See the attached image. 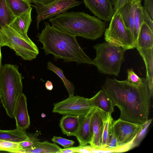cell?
Masks as SVG:
<instances>
[{
	"label": "cell",
	"mask_w": 153,
	"mask_h": 153,
	"mask_svg": "<svg viewBox=\"0 0 153 153\" xmlns=\"http://www.w3.org/2000/svg\"><path fill=\"white\" fill-rule=\"evenodd\" d=\"M102 88L120 109V118L140 124L148 123L151 96L146 79L142 85L137 86L127 80L120 81L107 77Z\"/></svg>",
	"instance_id": "obj_1"
},
{
	"label": "cell",
	"mask_w": 153,
	"mask_h": 153,
	"mask_svg": "<svg viewBox=\"0 0 153 153\" xmlns=\"http://www.w3.org/2000/svg\"><path fill=\"white\" fill-rule=\"evenodd\" d=\"M45 27L37 37L42 43L46 55L51 54L54 59L76 62L77 64H93L92 60L84 52L76 36L62 32L46 22Z\"/></svg>",
	"instance_id": "obj_2"
},
{
	"label": "cell",
	"mask_w": 153,
	"mask_h": 153,
	"mask_svg": "<svg viewBox=\"0 0 153 153\" xmlns=\"http://www.w3.org/2000/svg\"><path fill=\"white\" fill-rule=\"evenodd\" d=\"M49 21L52 26L62 32L92 40L100 37L107 25L106 22L83 12H66Z\"/></svg>",
	"instance_id": "obj_3"
},
{
	"label": "cell",
	"mask_w": 153,
	"mask_h": 153,
	"mask_svg": "<svg viewBox=\"0 0 153 153\" xmlns=\"http://www.w3.org/2000/svg\"><path fill=\"white\" fill-rule=\"evenodd\" d=\"M16 65L6 64L0 70V97L7 114L14 117L15 108L22 93V80L24 78Z\"/></svg>",
	"instance_id": "obj_4"
},
{
	"label": "cell",
	"mask_w": 153,
	"mask_h": 153,
	"mask_svg": "<svg viewBox=\"0 0 153 153\" xmlns=\"http://www.w3.org/2000/svg\"><path fill=\"white\" fill-rule=\"evenodd\" d=\"M93 47L96 50V56L92 60L93 65L101 73L118 76L126 50L107 42L97 44Z\"/></svg>",
	"instance_id": "obj_5"
},
{
	"label": "cell",
	"mask_w": 153,
	"mask_h": 153,
	"mask_svg": "<svg viewBox=\"0 0 153 153\" xmlns=\"http://www.w3.org/2000/svg\"><path fill=\"white\" fill-rule=\"evenodd\" d=\"M0 45L9 47L25 60H32L39 53L38 47L27 35L19 33L8 25L0 30Z\"/></svg>",
	"instance_id": "obj_6"
},
{
	"label": "cell",
	"mask_w": 153,
	"mask_h": 153,
	"mask_svg": "<svg viewBox=\"0 0 153 153\" xmlns=\"http://www.w3.org/2000/svg\"><path fill=\"white\" fill-rule=\"evenodd\" d=\"M104 32L106 42L111 45L126 50L135 48L131 33L126 27L119 11L114 13Z\"/></svg>",
	"instance_id": "obj_7"
},
{
	"label": "cell",
	"mask_w": 153,
	"mask_h": 153,
	"mask_svg": "<svg viewBox=\"0 0 153 153\" xmlns=\"http://www.w3.org/2000/svg\"><path fill=\"white\" fill-rule=\"evenodd\" d=\"M146 124L131 122L120 118L116 120H114L112 126L118 147L123 152L125 147L132 146Z\"/></svg>",
	"instance_id": "obj_8"
},
{
	"label": "cell",
	"mask_w": 153,
	"mask_h": 153,
	"mask_svg": "<svg viewBox=\"0 0 153 153\" xmlns=\"http://www.w3.org/2000/svg\"><path fill=\"white\" fill-rule=\"evenodd\" d=\"M95 108L91 103L89 99L73 95L54 104L53 112L64 115L81 116L86 114Z\"/></svg>",
	"instance_id": "obj_9"
},
{
	"label": "cell",
	"mask_w": 153,
	"mask_h": 153,
	"mask_svg": "<svg viewBox=\"0 0 153 153\" xmlns=\"http://www.w3.org/2000/svg\"><path fill=\"white\" fill-rule=\"evenodd\" d=\"M82 3L78 0H55L46 5H32L35 8L37 13V29H39V23L42 21L67 12L70 9L79 5Z\"/></svg>",
	"instance_id": "obj_10"
},
{
	"label": "cell",
	"mask_w": 153,
	"mask_h": 153,
	"mask_svg": "<svg viewBox=\"0 0 153 153\" xmlns=\"http://www.w3.org/2000/svg\"><path fill=\"white\" fill-rule=\"evenodd\" d=\"M106 114L103 110L95 108L90 122L91 141L90 144L91 152L99 149L101 146L102 135Z\"/></svg>",
	"instance_id": "obj_11"
},
{
	"label": "cell",
	"mask_w": 153,
	"mask_h": 153,
	"mask_svg": "<svg viewBox=\"0 0 153 153\" xmlns=\"http://www.w3.org/2000/svg\"><path fill=\"white\" fill-rule=\"evenodd\" d=\"M85 7L100 20L110 21L114 13L110 0H83Z\"/></svg>",
	"instance_id": "obj_12"
},
{
	"label": "cell",
	"mask_w": 153,
	"mask_h": 153,
	"mask_svg": "<svg viewBox=\"0 0 153 153\" xmlns=\"http://www.w3.org/2000/svg\"><path fill=\"white\" fill-rule=\"evenodd\" d=\"M14 117L16 120L17 128L25 131L30 126V121L27 109L26 97L23 93L16 104Z\"/></svg>",
	"instance_id": "obj_13"
},
{
	"label": "cell",
	"mask_w": 153,
	"mask_h": 153,
	"mask_svg": "<svg viewBox=\"0 0 153 153\" xmlns=\"http://www.w3.org/2000/svg\"><path fill=\"white\" fill-rule=\"evenodd\" d=\"M94 108L86 114L79 116L80 125L79 129L75 136L80 146H86L91 143V134L90 122Z\"/></svg>",
	"instance_id": "obj_14"
},
{
	"label": "cell",
	"mask_w": 153,
	"mask_h": 153,
	"mask_svg": "<svg viewBox=\"0 0 153 153\" xmlns=\"http://www.w3.org/2000/svg\"><path fill=\"white\" fill-rule=\"evenodd\" d=\"M141 4L134 2L125 4L118 11L121 15L123 22L129 30L134 43V19L136 10Z\"/></svg>",
	"instance_id": "obj_15"
},
{
	"label": "cell",
	"mask_w": 153,
	"mask_h": 153,
	"mask_svg": "<svg viewBox=\"0 0 153 153\" xmlns=\"http://www.w3.org/2000/svg\"><path fill=\"white\" fill-rule=\"evenodd\" d=\"M89 99L93 106L101 109L106 114H111L114 111L115 106L111 99L106 92L103 89Z\"/></svg>",
	"instance_id": "obj_16"
},
{
	"label": "cell",
	"mask_w": 153,
	"mask_h": 153,
	"mask_svg": "<svg viewBox=\"0 0 153 153\" xmlns=\"http://www.w3.org/2000/svg\"><path fill=\"white\" fill-rule=\"evenodd\" d=\"M142 57L146 69V78L150 95L152 96L153 88V48H136Z\"/></svg>",
	"instance_id": "obj_17"
},
{
	"label": "cell",
	"mask_w": 153,
	"mask_h": 153,
	"mask_svg": "<svg viewBox=\"0 0 153 153\" xmlns=\"http://www.w3.org/2000/svg\"><path fill=\"white\" fill-rule=\"evenodd\" d=\"M80 125L79 116L65 115L60 120L59 126L64 134L75 136Z\"/></svg>",
	"instance_id": "obj_18"
},
{
	"label": "cell",
	"mask_w": 153,
	"mask_h": 153,
	"mask_svg": "<svg viewBox=\"0 0 153 153\" xmlns=\"http://www.w3.org/2000/svg\"><path fill=\"white\" fill-rule=\"evenodd\" d=\"M31 7L27 11L13 19L9 26L20 34L27 35L28 29L32 22Z\"/></svg>",
	"instance_id": "obj_19"
},
{
	"label": "cell",
	"mask_w": 153,
	"mask_h": 153,
	"mask_svg": "<svg viewBox=\"0 0 153 153\" xmlns=\"http://www.w3.org/2000/svg\"><path fill=\"white\" fill-rule=\"evenodd\" d=\"M135 48H153V31L145 22H143L140 27Z\"/></svg>",
	"instance_id": "obj_20"
},
{
	"label": "cell",
	"mask_w": 153,
	"mask_h": 153,
	"mask_svg": "<svg viewBox=\"0 0 153 153\" xmlns=\"http://www.w3.org/2000/svg\"><path fill=\"white\" fill-rule=\"evenodd\" d=\"M29 137L25 130L17 128L13 130H0V140L19 143L28 139Z\"/></svg>",
	"instance_id": "obj_21"
},
{
	"label": "cell",
	"mask_w": 153,
	"mask_h": 153,
	"mask_svg": "<svg viewBox=\"0 0 153 153\" xmlns=\"http://www.w3.org/2000/svg\"><path fill=\"white\" fill-rule=\"evenodd\" d=\"M61 149L55 143L38 141L33 146L23 150L22 153H59Z\"/></svg>",
	"instance_id": "obj_22"
},
{
	"label": "cell",
	"mask_w": 153,
	"mask_h": 153,
	"mask_svg": "<svg viewBox=\"0 0 153 153\" xmlns=\"http://www.w3.org/2000/svg\"><path fill=\"white\" fill-rule=\"evenodd\" d=\"M14 19L30 9L32 5L28 0H6Z\"/></svg>",
	"instance_id": "obj_23"
},
{
	"label": "cell",
	"mask_w": 153,
	"mask_h": 153,
	"mask_svg": "<svg viewBox=\"0 0 153 153\" xmlns=\"http://www.w3.org/2000/svg\"><path fill=\"white\" fill-rule=\"evenodd\" d=\"M13 19L6 0H0V30L4 25H9Z\"/></svg>",
	"instance_id": "obj_24"
},
{
	"label": "cell",
	"mask_w": 153,
	"mask_h": 153,
	"mask_svg": "<svg viewBox=\"0 0 153 153\" xmlns=\"http://www.w3.org/2000/svg\"><path fill=\"white\" fill-rule=\"evenodd\" d=\"M47 67L48 69L53 71L61 79L68 92L69 96L74 95V87L73 84L65 77L62 70L49 62H48Z\"/></svg>",
	"instance_id": "obj_25"
},
{
	"label": "cell",
	"mask_w": 153,
	"mask_h": 153,
	"mask_svg": "<svg viewBox=\"0 0 153 153\" xmlns=\"http://www.w3.org/2000/svg\"><path fill=\"white\" fill-rule=\"evenodd\" d=\"M144 22L143 7L141 4L136 10L134 19V42H136L140 27Z\"/></svg>",
	"instance_id": "obj_26"
},
{
	"label": "cell",
	"mask_w": 153,
	"mask_h": 153,
	"mask_svg": "<svg viewBox=\"0 0 153 153\" xmlns=\"http://www.w3.org/2000/svg\"><path fill=\"white\" fill-rule=\"evenodd\" d=\"M107 117L105 120L102 135V143L100 148L96 151H102L106 147L108 140V134L110 125L113 120L111 114H106Z\"/></svg>",
	"instance_id": "obj_27"
},
{
	"label": "cell",
	"mask_w": 153,
	"mask_h": 153,
	"mask_svg": "<svg viewBox=\"0 0 153 153\" xmlns=\"http://www.w3.org/2000/svg\"><path fill=\"white\" fill-rule=\"evenodd\" d=\"M0 151L11 153H22L19 143L0 140Z\"/></svg>",
	"instance_id": "obj_28"
},
{
	"label": "cell",
	"mask_w": 153,
	"mask_h": 153,
	"mask_svg": "<svg viewBox=\"0 0 153 153\" xmlns=\"http://www.w3.org/2000/svg\"><path fill=\"white\" fill-rule=\"evenodd\" d=\"M40 132L39 131L34 134L29 135V137L24 141L19 143V146L22 151L33 146L39 140L37 138Z\"/></svg>",
	"instance_id": "obj_29"
},
{
	"label": "cell",
	"mask_w": 153,
	"mask_h": 153,
	"mask_svg": "<svg viewBox=\"0 0 153 153\" xmlns=\"http://www.w3.org/2000/svg\"><path fill=\"white\" fill-rule=\"evenodd\" d=\"M127 80L134 85L139 86L142 85L146 79L140 78L134 72L132 69H129L127 71Z\"/></svg>",
	"instance_id": "obj_30"
},
{
	"label": "cell",
	"mask_w": 153,
	"mask_h": 153,
	"mask_svg": "<svg viewBox=\"0 0 153 153\" xmlns=\"http://www.w3.org/2000/svg\"><path fill=\"white\" fill-rule=\"evenodd\" d=\"M51 140L55 143L61 145L64 148L72 146L75 142L72 140H69L60 137L54 136Z\"/></svg>",
	"instance_id": "obj_31"
},
{
	"label": "cell",
	"mask_w": 153,
	"mask_h": 153,
	"mask_svg": "<svg viewBox=\"0 0 153 153\" xmlns=\"http://www.w3.org/2000/svg\"><path fill=\"white\" fill-rule=\"evenodd\" d=\"M142 0H116L114 6V13L117 12L124 4H126L137 2L141 3Z\"/></svg>",
	"instance_id": "obj_32"
},
{
	"label": "cell",
	"mask_w": 153,
	"mask_h": 153,
	"mask_svg": "<svg viewBox=\"0 0 153 153\" xmlns=\"http://www.w3.org/2000/svg\"><path fill=\"white\" fill-rule=\"evenodd\" d=\"M143 7L153 19V0H144Z\"/></svg>",
	"instance_id": "obj_33"
},
{
	"label": "cell",
	"mask_w": 153,
	"mask_h": 153,
	"mask_svg": "<svg viewBox=\"0 0 153 153\" xmlns=\"http://www.w3.org/2000/svg\"><path fill=\"white\" fill-rule=\"evenodd\" d=\"M144 22L146 23L149 26L151 30L153 31V22L150 15L143 7Z\"/></svg>",
	"instance_id": "obj_34"
},
{
	"label": "cell",
	"mask_w": 153,
	"mask_h": 153,
	"mask_svg": "<svg viewBox=\"0 0 153 153\" xmlns=\"http://www.w3.org/2000/svg\"><path fill=\"white\" fill-rule=\"evenodd\" d=\"M30 2L33 3L35 5H46L48 4L55 0H28Z\"/></svg>",
	"instance_id": "obj_35"
},
{
	"label": "cell",
	"mask_w": 153,
	"mask_h": 153,
	"mask_svg": "<svg viewBox=\"0 0 153 153\" xmlns=\"http://www.w3.org/2000/svg\"><path fill=\"white\" fill-rule=\"evenodd\" d=\"M76 151L73 147H69L65 149H61L59 153H75Z\"/></svg>",
	"instance_id": "obj_36"
},
{
	"label": "cell",
	"mask_w": 153,
	"mask_h": 153,
	"mask_svg": "<svg viewBox=\"0 0 153 153\" xmlns=\"http://www.w3.org/2000/svg\"><path fill=\"white\" fill-rule=\"evenodd\" d=\"M45 87L46 89L49 91L52 90L53 88V86L52 82L49 81L48 80L45 84Z\"/></svg>",
	"instance_id": "obj_37"
},
{
	"label": "cell",
	"mask_w": 153,
	"mask_h": 153,
	"mask_svg": "<svg viewBox=\"0 0 153 153\" xmlns=\"http://www.w3.org/2000/svg\"><path fill=\"white\" fill-rule=\"evenodd\" d=\"M1 47L0 45V70L2 66L1 65L2 56L1 53Z\"/></svg>",
	"instance_id": "obj_38"
},
{
	"label": "cell",
	"mask_w": 153,
	"mask_h": 153,
	"mask_svg": "<svg viewBox=\"0 0 153 153\" xmlns=\"http://www.w3.org/2000/svg\"><path fill=\"white\" fill-rule=\"evenodd\" d=\"M110 0L111 2L112 5L114 7L115 5L116 0Z\"/></svg>",
	"instance_id": "obj_39"
},
{
	"label": "cell",
	"mask_w": 153,
	"mask_h": 153,
	"mask_svg": "<svg viewBox=\"0 0 153 153\" xmlns=\"http://www.w3.org/2000/svg\"><path fill=\"white\" fill-rule=\"evenodd\" d=\"M41 116L42 117H44L45 116V114L43 113L42 114Z\"/></svg>",
	"instance_id": "obj_40"
},
{
	"label": "cell",
	"mask_w": 153,
	"mask_h": 153,
	"mask_svg": "<svg viewBox=\"0 0 153 153\" xmlns=\"http://www.w3.org/2000/svg\"><path fill=\"white\" fill-rule=\"evenodd\" d=\"M1 100V99H0V100Z\"/></svg>",
	"instance_id": "obj_41"
}]
</instances>
